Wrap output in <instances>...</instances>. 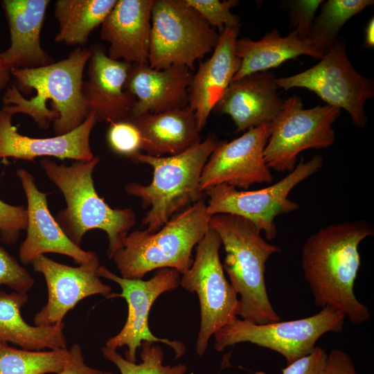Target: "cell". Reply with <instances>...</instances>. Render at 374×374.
Wrapping results in <instances>:
<instances>
[{
    "label": "cell",
    "mask_w": 374,
    "mask_h": 374,
    "mask_svg": "<svg viewBox=\"0 0 374 374\" xmlns=\"http://www.w3.org/2000/svg\"><path fill=\"white\" fill-rule=\"evenodd\" d=\"M373 235V226L366 220L331 224L311 235L302 248L303 272L315 305L335 308L355 325L371 315L355 296L354 285L361 265L358 246Z\"/></svg>",
    "instance_id": "obj_1"
},
{
    "label": "cell",
    "mask_w": 374,
    "mask_h": 374,
    "mask_svg": "<svg viewBox=\"0 0 374 374\" xmlns=\"http://www.w3.org/2000/svg\"><path fill=\"white\" fill-rule=\"evenodd\" d=\"M90 55L89 48L77 47L49 65L11 70L15 82L6 89L1 109L12 116L28 115L42 129L53 121L57 136L73 131L89 113L82 77Z\"/></svg>",
    "instance_id": "obj_2"
},
{
    "label": "cell",
    "mask_w": 374,
    "mask_h": 374,
    "mask_svg": "<svg viewBox=\"0 0 374 374\" xmlns=\"http://www.w3.org/2000/svg\"><path fill=\"white\" fill-rule=\"evenodd\" d=\"M100 160L99 157H94L91 161H75L66 166L44 158L40 164L66 201V208L61 210L55 219L65 234L74 244L80 246L84 235L89 231H105L108 238L107 254L112 259L136 224V215L131 208H111L98 195L93 172Z\"/></svg>",
    "instance_id": "obj_3"
},
{
    "label": "cell",
    "mask_w": 374,
    "mask_h": 374,
    "mask_svg": "<svg viewBox=\"0 0 374 374\" xmlns=\"http://www.w3.org/2000/svg\"><path fill=\"white\" fill-rule=\"evenodd\" d=\"M217 143L215 136L208 135L177 154L154 157L139 152L128 157L153 170L149 184L132 182L125 186L127 195L138 197L143 208H149L141 220V226H145L148 233L158 231L175 213L203 199L200 177Z\"/></svg>",
    "instance_id": "obj_4"
},
{
    "label": "cell",
    "mask_w": 374,
    "mask_h": 374,
    "mask_svg": "<svg viewBox=\"0 0 374 374\" xmlns=\"http://www.w3.org/2000/svg\"><path fill=\"white\" fill-rule=\"evenodd\" d=\"M209 228L218 234L224 247L222 266L240 296L239 315L256 324L280 321L268 296L265 273L268 258L280 248L267 242L251 222L238 215H214Z\"/></svg>",
    "instance_id": "obj_5"
},
{
    "label": "cell",
    "mask_w": 374,
    "mask_h": 374,
    "mask_svg": "<svg viewBox=\"0 0 374 374\" xmlns=\"http://www.w3.org/2000/svg\"><path fill=\"white\" fill-rule=\"evenodd\" d=\"M210 218L202 199L154 233L136 230L128 233L112 259L124 278L142 279L148 272L163 268L182 274L193 263V249L208 230Z\"/></svg>",
    "instance_id": "obj_6"
},
{
    "label": "cell",
    "mask_w": 374,
    "mask_h": 374,
    "mask_svg": "<svg viewBox=\"0 0 374 374\" xmlns=\"http://www.w3.org/2000/svg\"><path fill=\"white\" fill-rule=\"evenodd\" d=\"M220 34L185 0H154L148 65L161 70L195 63L212 53Z\"/></svg>",
    "instance_id": "obj_7"
},
{
    "label": "cell",
    "mask_w": 374,
    "mask_h": 374,
    "mask_svg": "<svg viewBox=\"0 0 374 374\" xmlns=\"http://www.w3.org/2000/svg\"><path fill=\"white\" fill-rule=\"evenodd\" d=\"M346 315L326 306L317 314L303 319L256 324L235 318L214 333L215 350L249 342L275 351L287 364L310 354L324 334L343 330Z\"/></svg>",
    "instance_id": "obj_8"
},
{
    "label": "cell",
    "mask_w": 374,
    "mask_h": 374,
    "mask_svg": "<svg viewBox=\"0 0 374 374\" xmlns=\"http://www.w3.org/2000/svg\"><path fill=\"white\" fill-rule=\"evenodd\" d=\"M222 245L218 234L209 228L195 247V256L190 268L180 278L181 287L196 293L201 312L200 328L196 353H205L214 333L240 314L238 294L226 278L219 251Z\"/></svg>",
    "instance_id": "obj_9"
},
{
    "label": "cell",
    "mask_w": 374,
    "mask_h": 374,
    "mask_svg": "<svg viewBox=\"0 0 374 374\" xmlns=\"http://www.w3.org/2000/svg\"><path fill=\"white\" fill-rule=\"evenodd\" d=\"M341 109L318 105L304 109L301 98L292 96L283 102L276 118L269 123L264 159L269 169L292 171L298 155L310 148H327L335 139L332 124Z\"/></svg>",
    "instance_id": "obj_10"
},
{
    "label": "cell",
    "mask_w": 374,
    "mask_h": 374,
    "mask_svg": "<svg viewBox=\"0 0 374 374\" xmlns=\"http://www.w3.org/2000/svg\"><path fill=\"white\" fill-rule=\"evenodd\" d=\"M323 159L314 155L309 161L301 159L294 169L278 182L255 190H240L226 184L211 187L204 193L208 197L207 212L211 217L216 214H232L251 222L259 231L265 232L267 240L277 234L276 217L298 209L297 202L289 199L291 190L299 183L319 171Z\"/></svg>",
    "instance_id": "obj_11"
},
{
    "label": "cell",
    "mask_w": 374,
    "mask_h": 374,
    "mask_svg": "<svg viewBox=\"0 0 374 374\" xmlns=\"http://www.w3.org/2000/svg\"><path fill=\"white\" fill-rule=\"evenodd\" d=\"M278 88L302 87L350 115L353 125L363 128L368 123L364 103L374 96L373 80L360 75L350 62L343 42L332 47L312 67L298 74L276 78Z\"/></svg>",
    "instance_id": "obj_12"
},
{
    "label": "cell",
    "mask_w": 374,
    "mask_h": 374,
    "mask_svg": "<svg viewBox=\"0 0 374 374\" xmlns=\"http://www.w3.org/2000/svg\"><path fill=\"white\" fill-rule=\"evenodd\" d=\"M98 275L119 285L121 293H112L108 299L123 298L128 309L123 328L106 341L105 346L116 350L127 346L125 359L132 362H136V350L143 341L159 342L169 346L174 350L176 359L185 354L186 346L183 342L157 337L152 333L148 323L149 312L157 299L164 292L175 290L179 285L181 274L179 271L170 268L159 269L150 279L143 280L124 278L106 267L100 266Z\"/></svg>",
    "instance_id": "obj_13"
},
{
    "label": "cell",
    "mask_w": 374,
    "mask_h": 374,
    "mask_svg": "<svg viewBox=\"0 0 374 374\" xmlns=\"http://www.w3.org/2000/svg\"><path fill=\"white\" fill-rule=\"evenodd\" d=\"M269 123L248 130L231 141H218L200 177V190L226 184L248 189L255 184L271 183L273 176L264 159Z\"/></svg>",
    "instance_id": "obj_14"
},
{
    "label": "cell",
    "mask_w": 374,
    "mask_h": 374,
    "mask_svg": "<svg viewBox=\"0 0 374 374\" xmlns=\"http://www.w3.org/2000/svg\"><path fill=\"white\" fill-rule=\"evenodd\" d=\"M31 264L35 271L44 276L48 290L46 303L34 317L35 326L62 323L67 312L86 297L100 294L108 299L112 294V287L98 275L100 265L96 253L78 267L55 262L45 255L37 256Z\"/></svg>",
    "instance_id": "obj_15"
},
{
    "label": "cell",
    "mask_w": 374,
    "mask_h": 374,
    "mask_svg": "<svg viewBox=\"0 0 374 374\" xmlns=\"http://www.w3.org/2000/svg\"><path fill=\"white\" fill-rule=\"evenodd\" d=\"M16 173L27 200V234L19 250L21 263L31 264L46 253L67 256L78 265L88 262L95 252L82 249L68 238L51 215L47 195L38 189L33 175L24 168L17 169Z\"/></svg>",
    "instance_id": "obj_16"
},
{
    "label": "cell",
    "mask_w": 374,
    "mask_h": 374,
    "mask_svg": "<svg viewBox=\"0 0 374 374\" xmlns=\"http://www.w3.org/2000/svg\"><path fill=\"white\" fill-rule=\"evenodd\" d=\"M89 50L88 79L82 84L89 112L95 114L98 121L109 124L130 119L136 98L125 85L132 64L111 59L99 44Z\"/></svg>",
    "instance_id": "obj_17"
},
{
    "label": "cell",
    "mask_w": 374,
    "mask_h": 374,
    "mask_svg": "<svg viewBox=\"0 0 374 374\" xmlns=\"http://www.w3.org/2000/svg\"><path fill=\"white\" fill-rule=\"evenodd\" d=\"M12 115L0 109V159L32 161L39 157H54L89 161L95 156L90 134L98 122L89 112L84 122L73 131L50 138H32L21 134L12 123Z\"/></svg>",
    "instance_id": "obj_18"
},
{
    "label": "cell",
    "mask_w": 374,
    "mask_h": 374,
    "mask_svg": "<svg viewBox=\"0 0 374 374\" xmlns=\"http://www.w3.org/2000/svg\"><path fill=\"white\" fill-rule=\"evenodd\" d=\"M276 79L274 73L262 71L232 80L214 109L230 116L237 132L271 123L284 102L277 92Z\"/></svg>",
    "instance_id": "obj_19"
},
{
    "label": "cell",
    "mask_w": 374,
    "mask_h": 374,
    "mask_svg": "<svg viewBox=\"0 0 374 374\" xmlns=\"http://www.w3.org/2000/svg\"><path fill=\"white\" fill-rule=\"evenodd\" d=\"M154 0H117L101 25L107 55L130 64L148 65L151 10Z\"/></svg>",
    "instance_id": "obj_20"
},
{
    "label": "cell",
    "mask_w": 374,
    "mask_h": 374,
    "mask_svg": "<svg viewBox=\"0 0 374 374\" xmlns=\"http://www.w3.org/2000/svg\"><path fill=\"white\" fill-rule=\"evenodd\" d=\"M48 0H3L10 32V44L1 52L10 69H34L54 62L41 45V32Z\"/></svg>",
    "instance_id": "obj_21"
},
{
    "label": "cell",
    "mask_w": 374,
    "mask_h": 374,
    "mask_svg": "<svg viewBox=\"0 0 374 374\" xmlns=\"http://www.w3.org/2000/svg\"><path fill=\"white\" fill-rule=\"evenodd\" d=\"M191 71L182 66L158 70L149 65L132 64L125 85L136 98L131 118L188 105Z\"/></svg>",
    "instance_id": "obj_22"
},
{
    "label": "cell",
    "mask_w": 374,
    "mask_h": 374,
    "mask_svg": "<svg viewBox=\"0 0 374 374\" xmlns=\"http://www.w3.org/2000/svg\"><path fill=\"white\" fill-rule=\"evenodd\" d=\"M238 32V29L225 28L211 56L200 62L193 75L188 105L200 131L240 69L241 59L235 52Z\"/></svg>",
    "instance_id": "obj_23"
},
{
    "label": "cell",
    "mask_w": 374,
    "mask_h": 374,
    "mask_svg": "<svg viewBox=\"0 0 374 374\" xmlns=\"http://www.w3.org/2000/svg\"><path fill=\"white\" fill-rule=\"evenodd\" d=\"M130 120L141 134V150L150 156L177 154L201 141L195 112L189 105Z\"/></svg>",
    "instance_id": "obj_24"
},
{
    "label": "cell",
    "mask_w": 374,
    "mask_h": 374,
    "mask_svg": "<svg viewBox=\"0 0 374 374\" xmlns=\"http://www.w3.org/2000/svg\"><path fill=\"white\" fill-rule=\"evenodd\" d=\"M235 52L241 59V64L233 80L267 71L301 55L318 60L324 55L310 40L301 38L294 30L283 37L276 29L267 33L258 41L248 38L237 39Z\"/></svg>",
    "instance_id": "obj_25"
},
{
    "label": "cell",
    "mask_w": 374,
    "mask_h": 374,
    "mask_svg": "<svg viewBox=\"0 0 374 374\" xmlns=\"http://www.w3.org/2000/svg\"><path fill=\"white\" fill-rule=\"evenodd\" d=\"M28 301L25 293L0 290V341L28 350L67 349L64 322L33 326L22 318L21 308Z\"/></svg>",
    "instance_id": "obj_26"
},
{
    "label": "cell",
    "mask_w": 374,
    "mask_h": 374,
    "mask_svg": "<svg viewBox=\"0 0 374 374\" xmlns=\"http://www.w3.org/2000/svg\"><path fill=\"white\" fill-rule=\"evenodd\" d=\"M117 0H58L55 17L59 30L54 40L71 46H82L93 30L104 22Z\"/></svg>",
    "instance_id": "obj_27"
},
{
    "label": "cell",
    "mask_w": 374,
    "mask_h": 374,
    "mask_svg": "<svg viewBox=\"0 0 374 374\" xmlns=\"http://www.w3.org/2000/svg\"><path fill=\"white\" fill-rule=\"evenodd\" d=\"M373 0H328L322 3L307 35L323 55L334 45L338 33L351 17L373 4Z\"/></svg>",
    "instance_id": "obj_28"
},
{
    "label": "cell",
    "mask_w": 374,
    "mask_h": 374,
    "mask_svg": "<svg viewBox=\"0 0 374 374\" xmlns=\"http://www.w3.org/2000/svg\"><path fill=\"white\" fill-rule=\"evenodd\" d=\"M69 357L68 349L28 350L0 341V374H58Z\"/></svg>",
    "instance_id": "obj_29"
},
{
    "label": "cell",
    "mask_w": 374,
    "mask_h": 374,
    "mask_svg": "<svg viewBox=\"0 0 374 374\" xmlns=\"http://www.w3.org/2000/svg\"><path fill=\"white\" fill-rule=\"evenodd\" d=\"M140 356L141 362L136 364L123 358L116 349L103 346L102 353L104 357L114 364L121 374H184L187 370L186 365L179 364L171 366L163 365V351L154 343L143 341L141 346ZM104 374H112L104 372Z\"/></svg>",
    "instance_id": "obj_30"
},
{
    "label": "cell",
    "mask_w": 374,
    "mask_h": 374,
    "mask_svg": "<svg viewBox=\"0 0 374 374\" xmlns=\"http://www.w3.org/2000/svg\"><path fill=\"white\" fill-rule=\"evenodd\" d=\"M215 29L221 34L225 28L238 29L240 19L233 14L231 8L235 7L238 1L226 0H185Z\"/></svg>",
    "instance_id": "obj_31"
},
{
    "label": "cell",
    "mask_w": 374,
    "mask_h": 374,
    "mask_svg": "<svg viewBox=\"0 0 374 374\" xmlns=\"http://www.w3.org/2000/svg\"><path fill=\"white\" fill-rule=\"evenodd\" d=\"M107 141L115 152L127 158L141 150V134L130 119L110 123Z\"/></svg>",
    "instance_id": "obj_32"
},
{
    "label": "cell",
    "mask_w": 374,
    "mask_h": 374,
    "mask_svg": "<svg viewBox=\"0 0 374 374\" xmlns=\"http://www.w3.org/2000/svg\"><path fill=\"white\" fill-rule=\"evenodd\" d=\"M33 285L34 278L27 269L0 246V285L26 294Z\"/></svg>",
    "instance_id": "obj_33"
},
{
    "label": "cell",
    "mask_w": 374,
    "mask_h": 374,
    "mask_svg": "<svg viewBox=\"0 0 374 374\" xmlns=\"http://www.w3.org/2000/svg\"><path fill=\"white\" fill-rule=\"evenodd\" d=\"M28 224L26 208L9 204L0 199V239L7 244H15Z\"/></svg>",
    "instance_id": "obj_34"
},
{
    "label": "cell",
    "mask_w": 374,
    "mask_h": 374,
    "mask_svg": "<svg viewBox=\"0 0 374 374\" xmlns=\"http://www.w3.org/2000/svg\"><path fill=\"white\" fill-rule=\"evenodd\" d=\"M323 1L321 0H296L290 3V22L296 34L306 39L314 19L317 10Z\"/></svg>",
    "instance_id": "obj_35"
},
{
    "label": "cell",
    "mask_w": 374,
    "mask_h": 374,
    "mask_svg": "<svg viewBox=\"0 0 374 374\" xmlns=\"http://www.w3.org/2000/svg\"><path fill=\"white\" fill-rule=\"evenodd\" d=\"M327 358L326 350L315 346L310 354L287 364L281 372L282 374H323Z\"/></svg>",
    "instance_id": "obj_36"
},
{
    "label": "cell",
    "mask_w": 374,
    "mask_h": 374,
    "mask_svg": "<svg viewBox=\"0 0 374 374\" xmlns=\"http://www.w3.org/2000/svg\"><path fill=\"white\" fill-rule=\"evenodd\" d=\"M323 374H358L350 357L338 348L328 354Z\"/></svg>",
    "instance_id": "obj_37"
},
{
    "label": "cell",
    "mask_w": 374,
    "mask_h": 374,
    "mask_svg": "<svg viewBox=\"0 0 374 374\" xmlns=\"http://www.w3.org/2000/svg\"><path fill=\"white\" fill-rule=\"evenodd\" d=\"M69 351L68 361L63 370L58 374H104L102 371L91 368L85 364L79 344H74Z\"/></svg>",
    "instance_id": "obj_38"
},
{
    "label": "cell",
    "mask_w": 374,
    "mask_h": 374,
    "mask_svg": "<svg viewBox=\"0 0 374 374\" xmlns=\"http://www.w3.org/2000/svg\"><path fill=\"white\" fill-rule=\"evenodd\" d=\"M11 77V70L4 64L0 52V93L8 85Z\"/></svg>",
    "instance_id": "obj_39"
},
{
    "label": "cell",
    "mask_w": 374,
    "mask_h": 374,
    "mask_svg": "<svg viewBox=\"0 0 374 374\" xmlns=\"http://www.w3.org/2000/svg\"><path fill=\"white\" fill-rule=\"evenodd\" d=\"M374 20L371 19L365 28V44L366 46L373 48L374 46Z\"/></svg>",
    "instance_id": "obj_40"
}]
</instances>
